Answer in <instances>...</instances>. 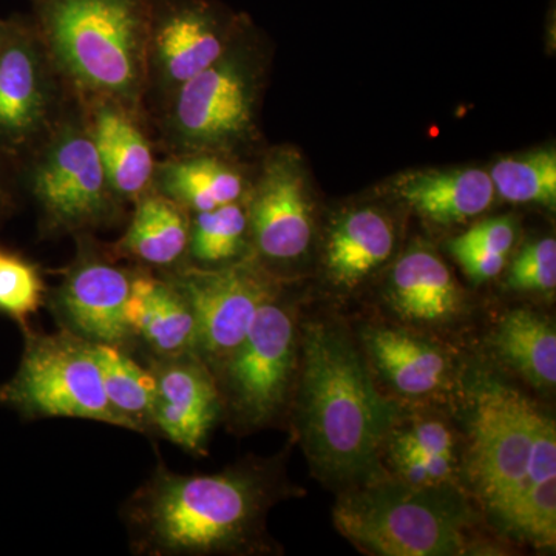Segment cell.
I'll use <instances>...</instances> for the list:
<instances>
[{"label":"cell","instance_id":"10","mask_svg":"<svg viewBox=\"0 0 556 556\" xmlns=\"http://www.w3.org/2000/svg\"><path fill=\"white\" fill-rule=\"evenodd\" d=\"M197 321V356L218 369L243 342L273 285L247 266L189 269L172 278Z\"/></svg>","mask_w":556,"mask_h":556},{"label":"cell","instance_id":"12","mask_svg":"<svg viewBox=\"0 0 556 556\" xmlns=\"http://www.w3.org/2000/svg\"><path fill=\"white\" fill-rule=\"evenodd\" d=\"M51 62L35 25L5 22L0 38V141L24 146L49 126Z\"/></svg>","mask_w":556,"mask_h":556},{"label":"cell","instance_id":"37","mask_svg":"<svg viewBox=\"0 0 556 556\" xmlns=\"http://www.w3.org/2000/svg\"><path fill=\"white\" fill-rule=\"evenodd\" d=\"M3 28H5V22L0 21V38H2Z\"/></svg>","mask_w":556,"mask_h":556},{"label":"cell","instance_id":"13","mask_svg":"<svg viewBox=\"0 0 556 556\" xmlns=\"http://www.w3.org/2000/svg\"><path fill=\"white\" fill-rule=\"evenodd\" d=\"M263 257L291 262L308 251L313 212L305 175L294 153L280 152L266 163L248 214Z\"/></svg>","mask_w":556,"mask_h":556},{"label":"cell","instance_id":"38","mask_svg":"<svg viewBox=\"0 0 556 556\" xmlns=\"http://www.w3.org/2000/svg\"><path fill=\"white\" fill-rule=\"evenodd\" d=\"M2 257H3V254H2V252H0V260H2Z\"/></svg>","mask_w":556,"mask_h":556},{"label":"cell","instance_id":"3","mask_svg":"<svg viewBox=\"0 0 556 556\" xmlns=\"http://www.w3.org/2000/svg\"><path fill=\"white\" fill-rule=\"evenodd\" d=\"M153 0H33L54 67L93 100L134 110L149 83Z\"/></svg>","mask_w":556,"mask_h":556},{"label":"cell","instance_id":"30","mask_svg":"<svg viewBox=\"0 0 556 556\" xmlns=\"http://www.w3.org/2000/svg\"><path fill=\"white\" fill-rule=\"evenodd\" d=\"M388 459L397 479L415 485H456V456L433 455L386 442Z\"/></svg>","mask_w":556,"mask_h":556},{"label":"cell","instance_id":"5","mask_svg":"<svg viewBox=\"0 0 556 556\" xmlns=\"http://www.w3.org/2000/svg\"><path fill=\"white\" fill-rule=\"evenodd\" d=\"M0 404L27 417H72L126 428L110 405L89 340L27 331L20 367L0 387Z\"/></svg>","mask_w":556,"mask_h":556},{"label":"cell","instance_id":"28","mask_svg":"<svg viewBox=\"0 0 556 556\" xmlns=\"http://www.w3.org/2000/svg\"><path fill=\"white\" fill-rule=\"evenodd\" d=\"M501 526L536 547L556 540V478L529 486L510 507Z\"/></svg>","mask_w":556,"mask_h":556},{"label":"cell","instance_id":"33","mask_svg":"<svg viewBox=\"0 0 556 556\" xmlns=\"http://www.w3.org/2000/svg\"><path fill=\"white\" fill-rule=\"evenodd\" d=\"M551 478H556V428L554 420L543 415L530 450L525 492Z\"/></svg>","mask_w":556,"mask_h":556},{"label":"cell","instance_id":"1","mask_svg":"<svg viewBox=\"0 0 556 556\" xmlns=\"http://www.w3.org/2000/svg\"><path fill=\"white\" fill-rule=\"evenodd\" d=\"M298 422L311 466L334 482L375 478L397 417L338 321L313 320L299 339Z\"/></svg>","mask_w":556,"mask_h":556},{"label":"cell","instance_id":"17","mask_svg":"<svg viewBox=\"0 0 556 556\" xmlns=\"http://www.w3.org/2000/svg\"><path fill=\"white\" fill-rule=\"evenodd\" d=\"M387 294L394 313L409 324H447L463 309L455 277L444 260L427 248H412L397 260Z\"/></svg>","mask_w":556,"mask_h":556},{"label":"cell","instance_id":"22","mask_svg":"<svg viewBox=\"0 0 556 556\" xmlns=\"http://www.w3.org/2000/svg\"><path fill=\"white\" fill-rule=\"evenodd\" d=\"M497 356L530 386L552 390L556 383V332L554 324L532 309L504 314L493 334Z\"/></svg>","mask_w":556,"mask_h":556},{"label":"cell","instance_id":"36","mask_svg":"<svg viewBox=\"0 0 556 556\" xmlns=\"http://www.w3.org/2000/svg\"><path fill=\"white\" fill-rule=\"evenodd\" d=\"M9 192H7L5 185H3L2 174H0V217L5 214L9 207Z\"/></svg>","mask_w":556,"mask_h":556},{"label":"cell","instance_id":"9","mask_svg":"<svg viewBox=\"0 0 556 556\" xmlns=\"http://www.w3.org/2000/svg\"><path fill=\"white\" fill-rule=\"evenodd\" d=\"M167 127L188 153L228 148L252 129L254 73L239 54L225 53L170 94Z\"/></svg>","mask_w":556,"mask_h":556},{"label":"cell","instance_id":"8","mask_svg":"<svg viewBox=\"0 0 556 556\" xmlns=\"http://www.w3.org/2000/svg\"><path fill=\"white\" fill-rule=\"evenodd\" d=\"M33 192L53 229L93 228L112 217L118 195L89 127L70 123L51 135L33 172Z\"/></svg>","mask_w":556,"mask_h":556},{"label":"cell","instance_id":"6","mask_svg":"<svg viewBox=\"0 0 556 556\" xmlns=\"http://www.w3.org/2000/svg\"><path fill=\"white\" fill-rule=\"evenodd\" d=\"M541 415L511 388L486 383L475 396L467 471L478 500L503 522L525 492L530 450Z\"/></svg>","mask_w":556,"mask_h":556},{"label":"cell","instance_id":"7","mask_svg":"<svg viewBox=\"0 0 556 556\" xmlns=\"http://www.w3.org/2000/svg\"><path fill=\"white\" fill-rule=\"evenodd\" d=\"M295 313L276 292L262 306L243 342L217 369L219 394L241 427H263L287 402L299 362Z\"/></svg>","mask_w":556,"mask_h":556},{"label":"cell","instance_id":"34","mask_svg":"<svg viewBox=\"0 0 556 556\" xmlns=\"http://www.w3.org/2000/svg\"><path fill=\"white\" fill-rule=\"evenodd\" d=\"M460 241L475 247L484 248L486 251L495 254L506 255L514 247L517 239V228L514 222L508 218H490L478 223L473 228L468 229L466 233L457 237Z\"/></svg>","mask_w":556,"mask_h":556},{"label":"cell","instance_id":"32","mask_svg":"<svg viewBox=\"0 0 556 556\" xmlns=\"http://www.w3.org/2000/svg\"><path fill=\"white\" fill-rule=\"evenodd\" d=\"M386 442L433 455L456 456V431L439 417H412L402 424L396 417Z\"/></svg>","mask_w":556,"mask_h":556},{"label":"cell","instance_id":"29","mask_svg":"<svg viewBox=\"0 0 556 556\" xmlns=\"http://www.w3.org/2000/svg\"><path fill=\"white\" fill-rule=\"evenodd\" d=\"M43 283L38 269L14 255L0 260V313L24 321L42 305Z\"/></svg>","mask_w":556,"mask_h":556},{"label":"cell","instance_id":"16","mask_svg":"<svg viewBox=\"0 0 556 556\" xmlns=\"http://www.w3.org/2000/svg\"><path fill=\"white\" fill-rule=\"evenodd\" d=\"M89 130L113 192L139 200L155 179V160L148 138L131 109L109 100H94Z\"/></svg>","mask_w":556,"mask_h":556},{"label":"cell","instance_id":"14","mask_svg":"<svg viewBox=\"0 0 556 556\" xmlns=\"http://www.w3.org/2000/svg\"><path fill=\"white\" fill-rule=\"evenodd\" d=\"M152 426L190 453H203L223 401L211 368L197 354L159 358Z\"/></svg>","mask_w":556,"mask_h":556},{"label":"cell","instance_id":"2","mask_svg":"<svg viewBox=\"0 0 556 556\" xmlns=\"http://www.w3.org/2000/svg\"><path fill=\"white\" fill-rule=\"evenodd\" d=\"M277 492L274 475L263 466L211 475H179L160 466L127 503V525L142 554L251 551Z\"/></svg>","mask_w":556,"mask_h":556},{"label":"cell","instance_id":"26","mask_svg":"<svg viewBox=\"0 0 556 556\" xmlns=\"http://www.w3.org/2000/svg\"><path fill=\"white\" fill-rule=\"evenodd\" d=\"M493 188L511 203H535L555 207L556 153L536 150L497 161L490 172Z\"/></svg>","mask_w":556,"mask_h":556},{"label":"cell","instance_id":"24","mask_svg":"<svg viewBox=\"0 0 556 556\" xmlns=\"http://www.w3.org/2000/svg\"><path fill=\"white\" fill-rule=\"evenodd\" d=\"M190 225L186 208L163 193H146L138 200L126 236L124 254L153 266H170L189 248Z\"/></svg>","mask_w":556,"mask_h":556},{"label":"cell","instance_id":"4","mask_svg":"<svg viewBox=\"0 0 556 556\" xmlns=\"http://www.w3.org/2000/svg\"><path fill=\"white\" fill-rule=\"evenodd\" d=\"M473 519L456 485H415L397 478L361 482L334 508L339 532L380 556L467 554Z\"/></svg>","mask_w":556,"mask_h":556},{"label":"cell","instance_id":"35","mask_svg":"<svg viewBox=\"0 0 556 556\" xmlns=\"http://www.w3.org/2000/svg\"><path fill=\"white\" fill-rule=\"evenodd\" d=\"M450 251L455 255L460 266L466 269L468 276L477 281L495 278L506 266V255L495 254V252L486 251L484 248L464 243L459 239L450 243Z\"/></svg>","mask_w":556,"mask_h":556},{"label":"cell","instance_id":"27","mask_svg":"<svg viewBox=\"0 0 556 556\" xmlns=\"http://www.w3.org/2000/svg\"><path fill=\"white\" fill-rule=\"evenodd\" d=\"M249 228L248 214L236 203L197 212L190 226V254L201 263L215 265L240 254Z\"/></svg>","mask_w":556,"mask_h":556},{"label":"cell","instance_id":"20","mask_svg":"<svg viewBox=\"0 0 556 556\" xmlns=\"http://www.w3.org/2000/svg\"><path fill=\"white\" fill-rule=\"evenodd\" d=\"M394 192L417 214L438 225L477 217L495 197L490 174L481 169L412 172L397 179Z\"/></svg>","mask_w":556,"mask_h":556},{"label":"cell","instance_id":"11","mask_svg":"<svg viewBox=\"0 0 556 556\" xmlns=\"http://www.w3.org/2000/svg\"><path fill=\"white\" fill-rule=\"evenodd\" d=\"M239 20L208 0H153L149 78L167 93L215 64L229 50Z\"/></svg>","mask_w":556,"mask_h":556},{"label":"cell","instance_id":"18","mask_svg":"<svg viewBox=\"0 0 556 556\" xmlns=\"http://www.w3.org/2000/svg\"><path fill=\"white\" fill-rule=\"evenodd\" d=\"M131 338L159 358L197 354V321L188 300L172 281L135 276L126 306Z\"/></svg>","mask_w":556,"mask_h":556},{"label":"cell","instance_id":"15","mask_svg":"<svg viewBox=\"0 0 556 556\" xmlns=\"http://www.w3.org/2000/svg\"><path fill=\"white\" fill-rule=\"evenodd\" d=\"M134 278L105 260H80L58 292V309L68 331L89 342L126 345L134 339L126 321Z\"/></svg>","mask_w":556,"mask_h":556},{"label":"cell","instance_id":"25","mask_svg":"<svg viewBox=\"0 0 556 556\" xmlns=\"http://www.w3.org/2000/svg\"><path fill=\"white\" fill-rule=\"evenodd\" d=\"M90 346L113 409L126 420L131 431L153 427L156 382L152 369L142 368L124 353L123 348L112 343L90 342Z\"/></svg>","mask_w":556,"mask_h":556},{"label":"cell","instance_id":"19","mask_svg":"<svg viewBox=\"0 0 556 556\" xmlns=\"http://www.w3.org/2000/svg\"><path fill=\"white\" fill-rule=\"evenodd\" d=\"M364 343L379 375L402 396H433L447 388L452 362L433 343L388 327L365 329Z\"/></svg>","mask_w":556,"mask_h":556},{"label":"cell","instance_id":"21","mask_svg":"<svg viewBox=\"0 0 556 556\" xmlns=\"http://www.w3.org/2000/svg\"><path fill=\"white\" fill-rule=\"evenodd\" d=\"M393 223L372 207L346 212L332 226L325 266L332 283L357 287L390 258L394 249Z\"/></svg>","mask_w":556,"mask_h":556},{"label":"cell","instance_id":"31","mask_svg":"<svg viewBox=\"0 0 556 556\" xmlns=\"http://www.w3.org/2000/svg\"><path fill=\"white\" fill-rule=\"evenodd\" d=\"M508 288L551 294L556 287V241H533L519 252L507 277Z\"/></svg>","mask_w":556,"mask_h":556},{"label":"cell","instance_id":"23","mask_svg":"<svg viewBox=\"0 0 556 556\" xmlns=\"http://www.w3.org/2000/svg\"><path fill=\"white\" fill-rule=\"evenodd\" d=\"M160 193L195 212L236 203L243 179L228 164L204 153H189L161 164L155 170Z\"/></svg>","mask_w":556,"mask_h":556}]
</instances>
